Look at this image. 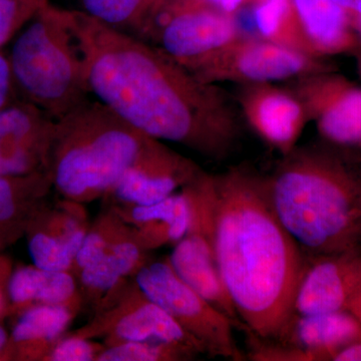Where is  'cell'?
<instances>
[{
  "instance_id": "obj_4",
  "label": "cell",
  "mask_w": 361,
  "mask_h": 361,
  "mask_svg": "<svg viewBox=\"0 0 361 361\" xmlns=\"http://www.w3.org/2000/svg\"><path fill=\"white\" fill-rule=\"evenodd\" d=\"M157 141L90 99L56 121L49 164L52 188L84 205L103 199Z\"/></svg>"
},
{
  "instance_id": "obj_34",
  "label": "cell",
  "mask_w": 361,
  "mask_h": 361,
  "mask_svg": "<svg viewBox=\"0 0 361 361\" xmlns=\"http://www.w3.org/2000/svg\"><path fill=\"white\" fill-rule=\"evenodd\" d=\"M349 312L353 313L361 322V290L360 293L357 294V296L355 297L353 304H351L350 308H349Z\"/></svg>"
},
{
  "instance_id": "obj_13",
  "label": "cell",
  "mask_w": 361,
  "mask_h": 361,
  "mask_svg": "<svg viewBox=\"0 0 361 361\" xmlns=\"http://www.w3.org/2000/svg\"><path fill=\"white\" fill-rule=\"evenodd\" d=\"M235 103L250 129L282 156L296 148L310 122L298 97L275 82L239 85Z\"/></svg>"
},
{
  "instance_id": "obj_11",
  "label": "cell",
  "mask_w": 361,
  "mask_h": 361,
  "mask_svg": "<svg viewBox=\"0 0 361 361\" xmlns=\"http://www.w3.org/2000/svg\"><path fill=\"white\" fill-rule=\"evenodd\" d=\"M289 89L327 142L337 146L361 142V87L330 71L292 80Z\"/></svg>"
},
{
  "instance_id": "obj_12",
  "label": "cell",
  "mask_w": 361,
  "mask_h": 361,
  "mask_svg": "<svg viewBox=\"0 0 361 361\" xmlns=\"http://www.w3.org/2000/svg\"><path fill=\"white\" fill-rule=\"evenodd\" d=\"M56 125L45 111L18 97L0 109V176L49 172Z\"/></svg>"
},
{
  "instance_id": "obj_26",
  "label": "cell",
  "mask_w": 361,
  "mask_h": 361,
  "mask_svg": "<svg viewBox=\"0 0 361 361\" xmlns=\"http://www.w3.org/2000/svg\"><path fill=\"white\" fill-rule=\"evenodd\" d=\"M51 188L49 172L23 177L0 176V225L8 224L16 220L20 201L32 197L44 198Z\"/></svg>"
},
{
  "instance_id": "obj_38",
  "label": "cell",
  "mask_w": 361,
  "mask_h": 361,
  "mask_svg": "<svg viewBox=\"0 0 361 361\" xmlns=\"http://www.w3.org/2000/svg\"><path fill=\"white\" fill-rule=\"evenodd\" d=\"M211 2H213V4H217V6H219L221 0H210Z\"/></svg>"
},
{
  "instance_id": "obj_29",
  "label": "cell",
  "mask_w": 361,
  "mask_h": 361,
  "mask_svg": "<svg viewBox=\"0 0 361 361\" xmlns=\"http://www.w3.org/2000/svg\"><path fill=\"white\" fill-rule=\"evenodd\" d=\"M16 97H18L14 90L13 75L7 54H2L0 51V109L6 106Z\"/></svg>"
},
{
  "instance_id": "obj_25",
  "label": "cell",
  "mask_w": 361,
  "mask_h": 361,
  "mask_svg": "<svg viewBox=\"0 0 361 361\" xmlns=\"http://www.w3.org/2000/svg\"><path fill=\"white\" fill-rule=\"evenodd\" d=\"M199 355L168 342L132 341L106 346L96 361H188Z\"/></svg>"
},
{
  "instance_id": "obj_35",
  "label": "cell",
  "mask_w": 361,
  "mask_h": 361,
  "mask_svg": "<svg viewBox=\"0 0 361 361\" xmlns=\"http://www.w3.org/2000/svg\"><path fill=\"white\" fill-rule=\"evenodd\" d=\"M7 342H8V337H7L6 331L0 326V353L6 348Z\"/></svg>"
},
{
  "instance_id": "obj_17",
  "label": "cell",
  "mask_w": 361,
  "mask_h": 361,
  "mask_svg": "<svg viewBox=\"0 0 361 361\" xmlns=\"http://www.w3.org/2000/svg\"><path fill=\"white\" fill-rule=\"evenodd\" d=\"M271 341L302 351L308 361H332L339 349L361 341V322L349 311L294 314Z\"/></svg>"
},
{
  "instance_id": "obj_3",
  "label": "cell",
  "mask_w": 361,
  "mask_h": 361,
  "mask_svg": "<svg viewBox=\"0 0 361 361\" xmlns=\"http://www.w3.org/2000/svg\"><path fill=\"white\" fill-rule=\"evenodd\" d=\"M269 205L307 256L361 250V170L329 149L298 147L264 177Z\"/></svg>"
},
{
  "instance_id": "obj_28",
  "label": "cell",
  "mask_w": 361,
  "mask_h": 361,
  "mask_svg": "<svg viewBox=\"0 0 361 361\" xmlns=\"http://www.w3.org/2000/svg\"><path fill=\"white\" fill-rule=\"evenodd\" d=\"M106 348L94 339L75 334H66L44 356V361H96L97 355Z\"/></svg>"
},
{
  "instance_id": "obj_1",
  "label": "cell",
  "mask_w": 361,
  "mask_h": 361,
  "mask_svg": "<svg viewBox=\"0 0 361 361\" xmlns=\"http://www.w3.org/2000/svg\"><path fill=\"white\" fill-rule=\"evenodd\" d=\"M68 23L84 59L90 96L130 126L213 161L238 146L236 103L158 45L114 30L75 9Z\"/></svg>"
},
{
  "instance_id": "obj_32",
  "label": "cell",
  "mask_w": 361,
  "mask_h": 361,
  "mask_svg": "<svg viewBox=\"0 0 361 361\" xmlns=\"http://www.w3.org/2000/svg\"><path fill=\"white\" fill-rule=\"evenodd\" d=\"M350 20L351 23H353V30H355L356 35H357L358 39H360L361 45V0L358 2L355 11L351 14Z\"/></svg>"
},
{
  "instance_id": "obj_22",
  "label": "cell",
  "mask_w": 361,
  "mask_h": 361,
  "mask_svg": "<svg viewBox=\"0 0 361 361\" xmlns=\"http://www.w3.org/2000/svg\"><path fill=\"white\" fill-rule=\"evenodd\" d=\"M253 20L258 37L311 54L292 0H255Z\"/></svg>"
},
{
  "instance_id": "obj_9",
  "label": "cell",
  "mask_w": 361,
  "mask_h": 361,
  "mask_svg": "<svg viewBox=\"0 0 361 361\" xmlns=\"http://www.w3.org/2000/svg\"><path fill=\"white\" fill-rule=\"evenodd\" d=\"M240 35L234 16L210 0H177L156 16L144 39L194 73Z\"/></svg>"
},
{
  "instance_id": "obj_14",
  "label": "cell",
  "mask_w": 361,
  "mask_h": 361,
  "mask_svg": "<svg viewBox=\"0 0 361 361\" xmlns=\"http://www.w3.org/2000/svg\"><path fill=\"white\" fill-rule=\"evenodd\" d=\"M361 290V250L307 256L294 299V314L349 311Z\"/></svg>"
},
{
  "instance_id": "obj_10",
  "label": "cell",
  "mask_w": 361,
  "mask_h": 361,
  "mask_svg": "<svg viewBox=\"0 0 361 361\" xmlns=\"http://www.w3.org/2000/svg\"><path fill=\"white\" fill-rule=\"evenodd\" d=\"M324 59L278 44L262 37L240 35L194 75L208 84H262L298 80L330 71Z\"/></svg>"
},
{
  "instance_id": "obj_20",
  "label": "cell",
  "mask_w": 361,
  "mask_h": 361,
  "mask_svg": "<svg viewBox=\"0 0 361 361\" xmlns=\"http://www.w3.org/2000/svg\"><path fill=\"white\" fill-rule=\"evenodd\" d=\"M8 295L20 307L65 306L78 313L84 308L77 278L71 271L45 270L35 265L20 268L9 280Z\"/></svg>"
},
{
  "instance_id": "obj_30",
  "label": "cell",
  "mask_w": 361,
  "mask_h": 361,
  "mask_svg": "<svg viewBox=\"0 0 361 361\" xmlns=\"http://www.w3.org/2000/svg\"><path fill=\"white\" fill-rule=\"evenodd\" d=\"M332 361H361V341L353 342L339 349Z\"/></svg>"
},
{
  "instance_id": "obj_19",
  "label": "cell",
  "mask_w": 361,
  "mask_h": 361,
  "mask_svg": "<svg viewBox=\"0 0 361 361\" xmlns=\"http://www.w3.org/2000/svg\"><path fill=\"white\" fill-rule=\"evenodd\" d=\"M308 49L316 58L360 51L349 16L332 0H292Z\"/></svg>"
},
{
  "instance_id": "obj_18",
  "label": "cell",
  "mask_w": 361,
  "mask_h": 361,
  "mask_svg": "<svg viewBox=\"0 0 361 361\" xmlns=\"http://www.w3.org/2000/svg\"><path fill=\"white\" fill-rule=\"evenodd\" d=\"M148 252L135 237L132 226L118 237L101 258L75 275L84 307L96 310L104 297L149 262Z\"/></svg>"
},
{
  "instance_id": "obj_7",
  "label": "cell",
  "mask_w": 361,
  "mask_h": 361,
  "mask_svg": "<svg viewBox=\"0 0 361 361\" xmlns=\"http://www.w3.org/2000/svg\"><path fill=\"white\" fill-rule=\"evenodd\" d=\"M189 200L190 225L168 260L183 281L243 329L221 277L214 246V175L204 171L182 188Z\"/></svg>"
},
{
  "instance_id": "obj_36",
  "label": "cell",
  "mask_w": 361,
  "mask_h": 361,
  "mask_svg": "<svg viewBox=\"0 0 361 361\" xmlns=\"http://www.w3.org/2000/svg\"><path fill=\"white\" fill-rule=\"evenodd\" d=\"M357 70L361 77V51H360L357 54Z\"/></svg>"
},
{
  "instance_id": "obj_8",
  "label": "cell",
  "mask_w": 361,
  "mask_h": 361,
  "mask_svg": "<svg viewBox=\"0 0 361 361\" xmlns=\"http://www.w3.org/2000/svg\"><path fill=\"white\" fill-rule=\"evenodd\" d=\"M134 278L149 298L203 346L206 355L234 361L246 360L234 338V322L183 281L168 259L149 261Z\"/></svg>"
},
{
  "instance_id": "obj_5",
  "label": "cell",
  "mask_w": 361,
  "mask_h": 361,
  "mask_svg": "<svg viewBox=\"0 0 361 361\" xmlns=\"http://www.w3.org/2000/svg\"><path fill=\"white\" fill-rule=\"evenodd\" d=\"M11 42L7 59L18 99L56 121L92 99L68 9L47 1Z\"/></svg>"
},
{
  "instance_id": "obj_2",
  "label": "cell",
  "mask_w": 361,
  "mask_h": 361,
  "mask_svg": "<svg viewBox=\"0 0 361 361\" xmlns=\"http://www.w3.org/2000/svg\"><path fill=\"white\" fill-rule=\"evenodd\" d=\"M214 246L244 331L274 341L294 315L307 255L273 212L264 177L246 167L214 175Z\"/></svg>"
},
{
  "instance_id": "obj_6",
  "label": "cell",
  "mask_w": 361,
  "mask_h": 361,
  "mask_svg": "<svg viewBox=\"0 0 361 361\" xmlns=\"http://www.w3.org/2000/svg\"><path fill=\"white\" fill-rule=\"evenodd\" d=\"M71 334L102 338L106 346L132 341L168 342L206 355L203 346L135 280H126L111 291L94 311L92 319Z\"/></svg>"
},
{
  "instance_id": "obj_23",
  "label": "cell",
  "mask_w": 361,
  "mask_h": 361,
  "mask_svg": "<svg viewBox=\"0 0 361 361\" xmlns=\"http://www.w3.org/2000/svg\"><path fill=\"white\" fill-rule=\"evenodd\" d=\"M80 9L103 25L141 37L153 0H78Z\"/></svg>"
},
{
  "instance_id": "obj_39",
  "label": "cell",
  "mask_w": 361,
  "mask_h": 361,
  "mask_svg": "<svg viewBox=\"0 0 361 361\" xmlns=\"http://www.w3.org/2000/svg\"><path fill=\"white\" fill-rule=\"evenodd\" d=\"M358 147H360V149H361V142L360 145H358Z\"/></svg>"
},
{
  "instance_id": "obj_37",
  "label": "cell",
  "mask_w": 361,
  "mask_h": 361,
  "mask_svg": "<svg viewBox=\"0 0 361 361\" xmlns=\"http://www.w3.org/2000/svg\"><path fill=\"white\" fill-rule=\"evenodd\" d=\"M4 296H2L1 291H0V312H1L2 310H4Z\"/></svg>"
},
{
  "instance_id": "obj_31",
  "label": "cell",
  "mask_w": 361,
  "mask_h": 361,
  "mask_svg": "<svg viewBox=\"0 0 361 361\" xmlns=\"http://www.w3.org/2000/svg\"><path fill=\"white\" fill-rule=\"evenodd\" d=\"M254 1L255 0H221L219 6L226 13H231L234 16L244 4H248V2L253 4Z\"/></svg>"
},
{
  "instance_id": "obj_15",
  "label": "cell",
  "mask_w": 361,
  "mask_h": 361,
  "mask_svg": "<svg viewBox=\"0 0 361 361\" xmlns=\"http://www.w3.org/2000/svg\"><path fill=\"white\" fill-rule=\"evenodd\" d=\"M191 159L157 141L103 199L116 206H144L160 202L203 172Z\"/></svg>"
},
{
  "instance_id": "obj_33",
  "label": "cell",
  "mask_w": 361,
  "mask_h": 361,
  "mask_svg": "<svg viewBox=\"0 0 361 361\" xmlns=\"http://www.w3.org/2000/svg\"><path fill=\"white\" fill-rule=\"evenodd\" d=\"M332 1L336 2L337 6L343 8L348 13L349 18H350L351 14L355 11L360 0H332Z\"/></svg>"
},
{
  "instance_id": "obj_21",
  "label": "cell",
  "mask_w": 361,
  "mask_h": 361,
  "mask_svg": "<svg viewBox=\"0 0 361 361\" xmlns=\"http://www.w3.org/2000/svg\"><path fill=\"white\" fill-rule=\"evenodd\" d=\"M78 312L65 306L37 305L23 311L13 331V341L30 360H44L52 346L66 336Z\"/></svg>"
},
{
  "instance_id": "obj_24",
  "label": "cell",
  "mask_w": 361,
  "mask_h": 361,
  "mask_svg": "<svg viewBox=\"0 0 361 361\" xmlns=\"http://www.w3.org/2000/svg\"><path fill=\"white\" fill-rule=\"evenodd\" d=\"M128 224L120 217L115 209L110 206L90 224L82 246L78 252L71 272L77 274L90 263L101 258L118 237L127 229Z\"/></svg>"
},
{
  "instance_id": "obj_27",
  "label": "cell",
  "mask_w": 361,
  "mask_h": 361,
  "mask_svg": "<svg viewBox=\"0 0 361 361\" xmlns=\"http://www.w3.org/2000/svg\"><path fill=\"white\" fill-rule=\"evenodd\" d=\"M49 0H0V49L11 42Z\"/></svg>"
},
{
  "instance_id": "obj_16",
  "label": "cell",
  "mask_w": 361,
  "mask_h": 361,
  "mask_svg": "<svg viewBox=\"0 0 361 361\" xmlns=\"http://www.w3.org/2000/svg\"><path fill=\"white\" fill-rule=\"evenodd\" d=\"M37 215L39 225L28 241L33 263L42 269L71 271L92 224L84 204L61 198Z\"/></svg>"
}]
</instances>
